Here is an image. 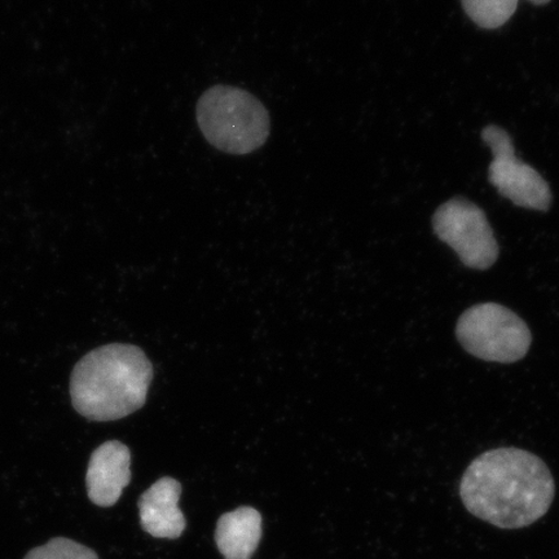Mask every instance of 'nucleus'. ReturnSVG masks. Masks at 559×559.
<instances>
[{"mask_svg":"<svg viewBox=\"0 0 559 559\" xmlns=\"http://www.w3.org/2000/svg\"><path fill=\"white\" fill-rule=\"evenodd\" d=\"M466 15L481 29H498L514 15L519 0H461Z\"/></svg>","mask_w":559,"mask_h":559,"instance_id":"9d476101","label":"nucleus"},{"mask_svg":"<svg viewBox=\"0 0 559 559\" xmlns=\"http://www.w3.org/2000/svg\"><path fill=\"white\" fill-rule=\"evenodd\" d=\"M554 475L528 451L496 449L467 466L460 496L467 512L492 526L516 530L531 526L548 513L555 500Z\"/></svg>","mask_w":559,"mask_h":559,"instance_id":"f257e3e1","label":"nucleus"},{"mask_svg":"<svg viewBox=\"0 0 559 559\" xmlns=\"http://www.w3.org/2000/svg\"><path fill=\"white\" fill-rule=\"evenodd\" d=\"M262 537V515L242 507L223 514L216 524L215 542L226 559H250Z\"/></svg>","mask_w":559,"mask_h":559,"instance_id":"1a4fd4ad","label":"nucleus"},{"mask_svg":"<svg viewBox=\"0 0 559 559\" xmlns=\"http://www.w3.org/2000/svg\"><path fill=\"white\" fill-rule=\"evenodd\" d=\"M153 380V367L142 348L111 344L76 362L70 395L76 412L91 421H115L142 408Z\"/></svg>","mask_w":559,"mask_h":559,"instance_id":"f03ea898","label":"nucleus"},{"mask_svg":"<svg viewBox=\"0 0 559 559\" xmlns=\"http://www.w3.org/2000/svg\"><path fill=\"white\" fill-rule=\"evenodd\" d=\"M181 486L177 479L160 478L139 500L140 523L145 533L158 539H178L185 533L186 519L178 502Z\"/></svg>","mask_w":559,"mask_h":559,"instance_id":"6e6552de","label":"nucleus"},{"mask_svg":"<svg viewBox=\"0 0 559 559\" xmlns=\"http://www.w3.org/2000/svg\"><path fill=\"white\" fill-rule=\"evenodd\" d=\"M432 228L467 269L484 271L499 258V243L484 210L465 199L447 201L432 216Z\"/></svg>","mask_w":559,"mask_h":559,"instance_id":"39448f33","label":"nucleus"},{"mask_svg":"<svg viewBox=\"0 0 559 559\" xmlns=\"http://www.w3.org/2000/svg\"><path fill=\"white\" fill-rule=\"evenodd\" d=\"M531 3H534V4H537V5H543V4H547L550 2V0H530Z\"/></svg>","mask_w":559,"mask_h":559,"instance_id":"f8f14e48","label":"nucleus"},{"mask_svg":"<svg viewBox=\"0 0 559 559\" xmlns=\"http://www.w3.org/2000/svg\"><path fill=\"white\" fill-rule=\"evenodd\" d=\"M131 453L117 440L104 443L91 456L86 485L95 506L114 507L131 480Z\"/></svg>","mask_w":559,"mask_h":559,"instance_id":"0eeeda50","label":"nucleus"},{"mask_svg":"<svg viewBox=\"0 0 559 559\" xmlns=\"http://www.w3.org/2000/svg\"><path fill=\"white\" fill-rule=\"evenodd\" d=\"M195 114L202 135L228 155H249L270 136L269 110L247 90L215 85L202 94Z\"/></svg>","mask_w":559,"mask_h":559,"instance_id":"7ed1b4c3","label":"nucleus"},{"mask_svg":"<svg viewBox=\"0 0 559 559\" xmlns=\"http://www.w3.org/2000/svg\"><path fill=\"white\" fill-rule=\"evenodd\" d=\"M481 139L491 148L488 180L501 195L524 209L548 212L551 205L549 185L534 167L516 158L512 138L498 126H487Z\"/></svg>","mask_w":559,"mask_h":559,"instance_id":"423d86ee","label":"nucleus"},{"mask_svg":"<svg viewBox=\"0 0 559 559\" xmlns=\"http://www.w3.org/2000/svg\"><path fill=\"white\" fill-rule=\"evenodd\" d=\"M456 337L475 358L502 365L523 359L533 342L519 314L493 302L475 305L461 314Z\"/></svg>","mask_w":559,"mask_h":559,"instance_id":"20e7f679","label":"nucleus"},{"mask_svg":"<svg viewBox=\"0 0 559 559\" xmlns=\"http://www.w3.org/2000/svg\"><path fill=\"white\" fill-rule=\"evenodd\" d=\"M25 559H99V557L85 545L66 537H56L44 547L32 549Z\"/></svg>","mask_w":559,"mask_h":559,"instance_id":"9b49d317","label":"nucleus"}]
</instances>
